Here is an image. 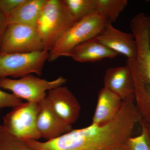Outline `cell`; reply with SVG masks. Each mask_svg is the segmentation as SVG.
I'll list each match as a JSON object with an SVG mask.
<instances>
[{"mask_svg":"<svg viewBox=\"0 0 150 150\" xmlns=\"http://www.w3.org/2000/svg\"><path fill=\"white\" fill-rule=\"evenodd\" d=\"M49 52L46 51L30 53H0V79L11 76L23 77L35 74L41 76Z\"/></svg>","mask_w":150,"mask_h":150,"instance_id":"cell-7","label":"cell"},{"mask_svg":"<svg viewBox=\"0 0 150 150\" xmlns=\"http://www.w3.org/2000/svg\"><path fill=\"white\" fill-rule=\"evenodd\" d=\"M25 0H0V10L7 18Z\"/></svg>","mask_w":150,"mask_h":150,"instance_id":"cell-21","label":"cell"},{"mask_svg":"<svg viewBox=\"0 0 150 150\" xmlns=\"http://www.w3.org/2000/svg\"><path fill=\"white\" fill-rule=\"evenodd\" d=\"M1 150H35L26 142L13 137L3 131Z\"/></svg>","mask_w":150,"mask_h":150,"instance_id":"cell-19","label":"cell"},{"mask_svg":"<svg viewBox=\"0 0 150 150\" xmlns=\"http://www.w3.org/2000/svg\"><path fill=\"white\" fill-rule=\"evenodd\" d=\"M23 103L21 99L13 94L6 92L0 89V111L4 108H14Z\"/></svg>","mask_w":150,"mask_h":150,"instance_id":"cell-20","label":"cell"},{"mask_svg":"<svg viewBox=\"0 0 150 150\" xmlns=\"http://www.w3.org/2000/svg\"><path fill=\"white\" fill-rule=\"evenodd\" d=\"M145 123H146V122H145ZM146 126L147 127L148 131H149V134L150 136V125H149V124H148L147 123H146Z\"/></svg>","mask_w":150,"mask_h":150,"instance_id":"cell-25","label":"cell"},{"mask_svg":"<svg viewBox=\"0 0 150 150\" xmlns=\"http://www.w3.org/2000/svg\"><path fill=\"white\" fill-rule=\"evenodd\" d=\"M75 22L64 0H47L36 27L44 51H51L57 40Z\"/></svg>","mask_w":150,"mask_h":150,"instance_id":"cell-4","label":"cell"},{"mask_svg":"<svg viewBox=\"0 0 150 150\" xmlns=\"http://www.w3.org/2000/svg\"><path fill=\"white\" fill-rule=\"evenodd\" d=\"M3 118V131L23 141L41 138L36 126L38 103L26 102L13 108Z\"/></svg>","mask_w":150,"mask_h":150,"instance_id":"cell-5","label":"cell"},{"mask_svg":"<svg viewBox=\"0 0 150 150\" xmlns=\"http://www.w3.org/2000/svg\"><path fill=\"white\" fill-rule=\"evenodd\" d=\"M8 25L7 18L0 10V43Z\"/></svg>","mask_w":150,"mask_h":150,"instance_id":"cell-22","label":"cell"},{"mask_svg":"<svg viewBox=\"0 0 150 150\" xmlns=\"http://www.w3.org/2000/svg\"><path fill=\"white\" fill-rule=\"evenodd\" d=\"M46 98L53 110L65 123L72 126L78 120L81 105L67 87L62 86L49 91Z\"/></svg>","mask_w":150,"mask_h":150,"instance_id":"cell-9","label":"cell"},{"mask_svg":"<svg viewBox=\"0 0 150 150\" xmlns=\"http://www.w3.org/2000/svg\"><path fill=\"white\" fill-rule=\"evenodd\" d=\"M104 87L119 97L122 100L135 98V88L132 73L128 65L110 67L103 79Z\"/></svg>","mask_w":150,"mask_h":150,"instance_id":"cell-12","label":"cell"},{"mask_svg":"<svg viewBox=\"0 0 150 150\" xmlns=\"http://www.w3.org/2000/svg\"><path fill=\"white\" fill-rule=\"evenodd\" d=\"M36 126L41 138L47 141L54 139L72 130L53 110L45 98L38 103Z\"/></svg>","mask_w":150,"mask_h":150,"instance_id":"cell-10","label":"cell"},{"mask_svg":"<svg viewBox=\"0 0 150 150\" xmlns=\"http://www.w3.org/2000/svg\"><path fill=\"white\" fill-rule=\"evenodd\" d=\"M96 38L105 46L126 56L127 59H134L137 56V43L133 33L115 28L109 21Z\"/></svg>","mask_w":150,"mask_h":150,"instance_id":"cell-11","label":"cell"},{"mask_svg":"<svg viewBox=\"0 0 150 150\" xmlns=\"http://www.w3.org/2000/svg\"><path fill=\"white\" fill-rule=\"evenodd\" d=\"M3 132L2 125H0V150L1 149L2 145V135Z\"/></svg>","mask_w":150,"mask_h":150,"instance_id":"cell-24","label":"cell"},{"mask_svg":"<svg viewBox=\"0 0 150 150\" xmlns=\"http://www.w3.org/2000/svg\"><path fill=\"white\" fill-rule=\"evenodd\" d=\"M46 1L25 0L8 17V24H21L36 28Z\"/></svg>","mask_w":150,"mask_h":150,"instance_id":"cell-15","label":"cell"},{"mask_svg":"<svg viewBox=\"0 0 150 150\" xmlns=\"http://www.w3.org/2000/svg\"><path fill=\"white\" fill-rule=\"evenodd\" d=\"M44 51L36 28L8 24L1 43L0 53H30Z\"/></svg>","mask_w":150,"mask_h":150,"instance_id":"cell-8","label":"cell"},{"mask_svg":"<svg viewBox=\"0 0 150 150\" xmlns=\"http://www.w3.org/2000/svg\"><path fill=\"white\" fill-rule=\"evenodd\" d=\"M130 27L137 42V54L135 59H127L126 64L134 79L136 106L142 120L150 125V17L143 13L136 15Z\"/></svg>","mask_w":150,"mask_h":150,"instance_id":"cell-2","label":"cell"},{"mask_svg":"<svg viewBox=\"0 0 150 150\" xmlns=\"http://www.w3.org/2000/svg\"><path fill=\"white\" fill-rule=\"evenodd\" d=\"M149 47L150 48V30L149 31Z\"/></svg>","mask_w":150,"mask_h":150,"instance_id":"cell-26","label":"cell"},{"mask_svg":"<svg viewBox=\"0 0 150 150\" xmlns=\"http://www.w3.org/2000/svg\"><path fill=\"white\" fill-rule=\"evenodd\" d=\"M67 81L62 76L49 81L29 74L18 79H0V88L11 91L27 102L38 103L46 97L47 92L63 86Z\"/></svg>","mask_w":150,"mask_h":150,"instance_id":"cell-6","label":"cell"},{"mask_svg":"<svg viewBox=\"0 0 150 150\" xmlns=\"http://www.w3.org/2000/svg\"><path fill=\"white\" fill-rule=\"evenodd\" d=\"M142 117L131 100H123L119 112L106 124H91L74 129L54 139L40 142L26 141L35 150H113L125 144L131 137L134 126Z\"/></svg>","mask_w":150,"mask_h":150,"instance_id":"cell-1","label":"cell"},{"mask_svg":"<svg viewBox=\"0 0 150 150\" xmlns=\"http://www.w3.org/2000/svg\"><path fill=\"white\" fill-rule=\"evenodd\" d=\"M108 21L105 16L96 11L75 22L59 38L49 51L48 62H54L63 56L70 57L71 52L76 46L96 37Z\"/></svg>","mask_w":150,"mask_h":150,"instance_id":"cell-3","label":"cell"},{"mask_svg":"<svg viewBox=\"0 0 150 150\" xmlns=\"http://www.w3.org/2000/svg\"><path fill=\"white\" fill-rule=\"evenodd\" d=\"M122 100L103 87L98 93L91 124L103 125L112 121L119 112Z\"/></svg>","mask_w":150,"mask_h":150,"instance_id":"cell-14","label":"cell"},{"mask_svg":"<svg viewBox=\"0 0 150 150\" xmlns=\"http://www.w3.org/2000/svg\"><path fill=\"white\" fill-rule=\"evenodd\" d=\"M142 133L136 137H131L127 141L130 150H150V136L146 124L142 120Z\"/></svg>","mask_w":150,"mask_h":150,"instance_id":"cell-18","label":"cell"},{"mask_svg":"<svg viewBox=\"0 0 150 150\" xmlns=\"http://www.w3.org/2000/svg\"><path fill=\"white\" fill-rule=\"evenodd\" d=\"M118 54L108 48L96 37L81 43L73 49L70 57L80 63L94 62L105 59H112Z\"/></svg>","mask_w":150,"mask_h":150,"instance_id":"cell-13","label":"cell"},{"mask_svg":"<svg viewBox=\"0 0 150 150\" xmlns=\"http://www.w3.org/2000/svg\"><path fill=\"white\" fill-rule=\"evenodd\" d=\"M96 11L115 22L128 5L127 0H95Z\"/></svg>","mask_w":150,"mask_h":150,"instance_id":"cell-16","label":"cell"},{"mask_svg":"<svg viewBox=\"0 0 150 150\" xmlns=\"http://www.w3.org/2000/svg\"><path fill=\"white\" fill-rule=\"evenodd\" d=\"M64 2L76 22L96 12L95 0H64Z\"/></svg>","mask_w":150,"mask_h":150,"instance_id":"cell-17","label":"cell"},{"mask_svg":"<svg viewBox=\"0 0 150 150\" xmlns=\"http://www.w3.org/2000/svg\"><path fill=\"white\" fill-rule=\"evenodd\" d=\"M130 150L129 146L127 144V142H126L125 144L123 145V146H121L120 147L117 148L115 150Z\"/></svg>","mask_w":150,"mask_h":150,"instance_id":"cell-23","label":"cell"}]
</instances>
